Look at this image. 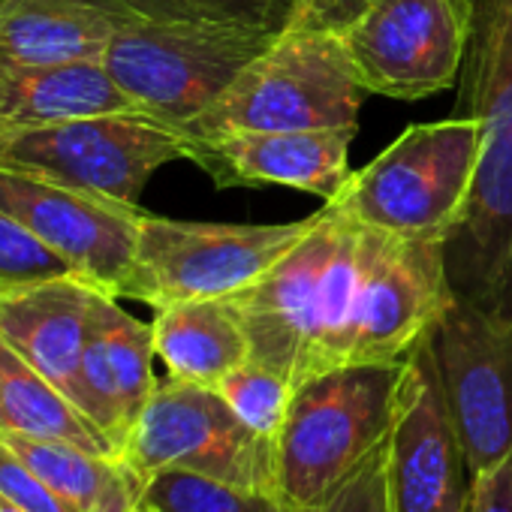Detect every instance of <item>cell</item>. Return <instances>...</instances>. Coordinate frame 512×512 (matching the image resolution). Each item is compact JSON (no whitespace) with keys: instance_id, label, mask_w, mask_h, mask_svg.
<instances>
[{"instance_id":"obj_1","label":"cell","mask_w":512,"mask_h":512,"mask_svg":"<svg viewBox=\"0 0 512 512\" xmlns=\"http://www.w3.org/2000/svg\"><path fill=\"white\" fill-rule=\"evenodd\" d=\"M455 115L476 118L482 151L458 226L443 241L455 299L512 317V0H473Z\"/></svg>"},{"instance_id":"obj_2","label":"cell","mask_w":512,"mask_h":512,"mask_svg":"<svg viewBox=\"0 0 512 512\" xmlns=\"http://www.w3.org/2000/svg\"><path fill=\"white\" fill-rule=\"evenodd\" d=\"M365 88L341 31L332 25H287L232 85L196 115L184 133H275L359 127Z\"/></svg>"},{"instance_id":"obj_3","label":"cell","mask_w":512,"mask_h":512,"mask_svg":"<svg viewBox=\"0 0 512 512\" xmlns=\"http://www.w3.org/2000/svg\"><path fill=\"white\" fill-rule=\"evenodd\" d=\"M404 362L344 365L293 389L278 440L284 494L317 509L389 443Z\"/></svg>"},{"instance_id":"obj_4","label":"cell","mask_w":512,"mask_h":512,"mask_svg":"<svg viewBox=\"0 0 512 512\" xmlns=\"http://www.w3.org/2000/svg\"><path fill=\"white\" fill-rule=\"evenodd\" d=\"M482 151L476 118L410 124L332 199L365 229L401 238H449L458 226Z\"/></svg>"},{"instance_id":"obj_5","label":"cell","mask_w":512,"mask_h":512,"mask_svg":"<svg viewBox=\"0 0 512 512\" xmlns=\"http://www.w3.org/2000/svg\"><path fill=\"white\" fill-rule=\"evenodd\" d=\"M320 223V211L290 223H205L145 211L136 260L121 299L154 311L226 299L253 287Z\"/></svg>"},{"instance_id":"obj_6","label":"cell","mask_w":512,"mask_h":512,"mask_svg":"<svg viewBox=\"0 0 512 512\" xmlns=\"http://www.w3.org/2000/svg\"><path fill=\"white\" fill-rule=\"evenodd\" d=\"M275 37L238 22H127L103 64L139 112L184 130Z\"/></svg>"},{"instance_id":"obj_7","label":"cell","mask_w":512,"mask_h":512,"mask_svg":"<svg viewBox=\"0 0 512 512\" xmlns=\"http://www.w3.org/2000/svg\"><path fill=\"white\" fill-rule=\"evenodd\" d=\"M187 151V133L148 112L0 130V169L136 205L151 175Z\"/></svg>"},{"instance_id":"obj_8","label":"cell","mask_w":512,"mask_h":512,"mask_svg":"<svg viewBox=\"0 0 512 512\" xmlns=\"http://www.w3.org/2000/svg\"><path fill=\"white\" fill-rule=\"evenodd\" d=\"M145 482L163 470L196 473L247 491H284L278 443L253 434L217 389L163 380L121 455Z\"/></svg>"},{"instance_id":"obj_9","label":"cell","mask_w":512,"mask_h":512,"mask_svg":"<svg viewBox=\"0 0 512 512\" xmlns=\"http://www.w3.org/2000/svg\"><path fill=\"white\" fill-rule=\"evenodd\" d=\"M338 31L368 94L416 103L458 82L473 0H362Z\"/></svg>"},{"instance_id":"obj_10","label":"cell","mask_w":512,"mask_h":512,"mask_svg":"<svg viewBox=\"0 0 512 512\" xmlns=\"http://www.w3.org/2000/svg\"><path fill=\"white\" fill-rule=\"evenodd\" d=\"M425 341L470 473L479 476L512 452V317L455 299Z\"/></svg>"},{"instance_id":"obj_11","label":"cell","mask_w":512,"mask_h":512,"mask_svg":"<svg viewBox=\"0 0 512 512\" xmlns=\"http://www.w3.org/2000/svg\"><path fill=\"white\" fill-rule=\"evenodd\" d=\"M359 302L347 365H395L455 302L443 238H401L362 226Z\"/></svg>"},{"instance_id":"obj_12","label":"cell","mask_w":512,"mask_h":512,"mask_svg":"<svg viewBox=\"0 0 512 512\" xmlns=\"http://www.w3.org/2000/svg\"><path fill=\"white\" fill-rule=\"evenodd\" d=\"M0 211L52 247L73 275L124 296L145 220L136 202L0 169Z\"/></svg>"},{"instance_id":"obj_13","label":"cell","mask_w":512,"mask_h":512,"mask_svg":"<svg viewBox=\"0 0 512 512\" xmlns=\"http://www.w3.org/2000/svg\"><path fill=\"white\" fill-rule=\"evenodd\" d=\"M392 512H470L473 473L422 338L404 359L389 437Z\"/></svg>"},{"instance_id":"obj_14","label":"cell","mask_w":512,"mask_h":512,"mask_svg":"<svg viewBox=\"0 0 512 512\" xmlns=\"http://www.w3.org/2000/svg\"><path fill=\"white\" fill-rule=\"evenodd\" d=\"M341 232V208L326 202L320 223L253 287L229 296L250 338V359L284 374L293 389L314 341L320 284Z\"/></svg>"},{"instance_id":"obj_15","label":"cell","mask_w":512,"mask_h":512,"mask_svg":"<svg viewBox=\"0 0 512 512\" xmlns=\"http://www.w3.org/2000/svg\"><path fill=\"white\" fill-rule=\"evenodd\" d=\"M359 127L187 136L193 160L217 187L281 184L332 202L350 178Z\"/></svg>"},{"instance_id":"obj_16","label":"cell","mask_w":512,"mask_h":512,"mask_svg":"<svg viewBox=\"0 0 512 512\" xmlns=\"http://www.w3.org/2000/svg\"><path fill=\"white\" fill-rule=\"evenodd\" d=\"M151 323L127 314L115 296L97 293L91 332L79 368L76 407L124 455L130 431L157 389Z\"/></svg>"},{"instance_id":"obj_17","label":"cell","mask_w":512,"mask_h":512,"mask_svg":"<svg viewBox=\"0 0 512 512\" xmlns=\"http://www.w3.org/2000/svg\"><path fill=\"white\" fill-rule=\"evenodd\" d=\"M97 293L103 290L73 272L0 293V341L73 404Z\"/></svg>"},{"instance_id":"obj_18","label":"cell","mask_w":512,"mask_h":512,"mask_svg":"<svg viewBox=\"0 0 512 512\" xmlns=\"http://www.w3.org/2000/svg\"><path fill=\"white\" fill-rule=\"evenodd\" d=\"M139 112L103 61L28 67L0 58V130Z\"/></svg>"},{"instance_id":"obj_19","label":"cell","mask_w":512,"mask_h":512,"mask_svg":"<svg viewBox=\"0 0 512 512\" xmlns=\"http://www.w3.org/2000/svg\"><path fill=\"white\" fill-rule=\"evenodd\" d=\"M121 25L91 0H4L0 58L28 67L103 61Z\"/></svg>"},{"instance_id":"obj_20","label":"cell","mask_w":512,"mask_h":512,"mask_svg":"<svg viewBox=\"0 0 512 512\" xmlns=\"http://www.w3.org/2000/svg\"><path fill=\"white\" fill-rule=\"evenodd\" d=\"M151 332L157 359L181 383L217 389L250 359V338L229 296L160 308Z\"/></svg>"},{"instance_id":"obj_21","label":"cell","mask_w":512,"mask_h":512,"mask_svg":"<svg viewBox=\"0 0 512 512\" xmlns=\"http://www.w3.org/2000/svg\"><path fill=\"white\" fill-rule=\"evenodd\" d=\"M0 440L76 512H142L145 479L124 458L13 428Z\"/></svg>"},{"instance_id":"obj_22","label":"cell","mask_w":512,"mask_h":512,"mask_svg":"<svg viewBox=\"0 0 512 512\" xmlns=\"http://www.w3.org/2000/svg\"><path fill=\"white\" fill-rule=\"evenodd\" d=\"M0 401H4L7 428L13 431L67 440L91 452L115 455V449L91 425V419L4 341H0Z\"/></svg>"},{"instance_id":"obj_23","label":"cell","mask_w":512,"mask_h":512,"mask_svg":"<svg viewBox=\"0 0 512 512\" xmlns=\"http://www.w3.org/2000/svg\"><path fill=\"white\" fill-rule=\"evenodd\" d=\"M148 512H311L284 491H247L184 470H163L145 482Z\"/></svg>"},{"instance_id":"obj_24","label":"cell","mask_w":512,"mask_h":512,"mask_svg":"<svg viewBox=\"0 0 512 512\" xmlns=\"http://www.w3.org/2000/svg\"><path fill=\"white\" fill-rule=\"evenodd\" d=\"M121 22H238L287 28L293 0H91Z\"/></svg>"},{"instance_id":"obj_25","label":"cell","mask_w":512,"mask_h":512,"mask_svg":"<svg viewBox=\"0 0 512 512\" xmlns=\"http://www.w3.org/2000/svg\"><path fill=\"white\" fill-rule=\"evenodd\" d=\"M217 392L253 434L272 443L281 440L293 401V383L284 374L247 359L217 386Z\"/></svg>"},{"instance_id":"obj_26","label":"cell","mask_w":512,"mask_h":512,"mask_svg":"<svg viewBox=\"0 0 512 512\" xmlns=\"http://www.w3.org/2000/svg\"><path fill=\"white\" fill-rule=\"evenodd\" d=\"M70 275V266L31 229L0 211V293Z\"/></svg>"},{"instance_id":"obj_27","label":"cell","mask_w":512,"mask_h":512,"mask_svg":"<svg viewBox=\"0 0 512 512\" xmlns=\"http://www.w3.org/2000/svg\"><path fill=\"white\" fill-rule=\"evenodd\" d=\"M311 512H392L389 488V443L377 449L356 476H350L326 503Z\"/></svg>"},{"instance_id":"obj_28","label":"cell","mask_w":512,"mask_h":512,"mask_svg":"<svg viewBox=\"0 0 512 512\" xmlns=\"http://www.w3.org/2000/svg\"><path fill=\"white\" fill-rule=\"evenodd\" d=\"M0 494L25 512H76L4 440H0Z\"/></svg>"},{"instance_id":"obj_29","label":"cell","mask_w":512,"mask_h":512,"mask_svg":"<svg viewBox=\"0 0 512 512\" xmlns=\"http://www.w3.org/2000/svg\"><path fill=\"white\" fill-rule=\"evenodd\" d=\"M470 512H512V452L473 476Z\"/></svg>"},{"instance_id":"obj_30","label":"cell","mask_w":512,"mask_h":512,"mask_svg":"<svg viewBox=\"0 0 512 512\" xmlns=\"http://www.w3.org/2000/svg\"><path fill=\"white\" fill-rule=\"evenodd\" d=\"M311 4H314V0H293L290 25H311Z\"/></svg>"},{"instance_id":"obj_31","label":"cell","mask_w":512,"mask_h":512,"mask_svg":"<svg viewBox=\"0 0 512 512\" xmlns=\"http://www.w3.org/2000/svg\"><path fill=\"white\" fill-rule=\"evenodd\" d=\"M0 512H25V509H19L13 500H7L4 494H0Z\"/></svg>"},{"instance_id":"obj_32","label":"cell","mask_w":512,"mask_h":512,"mask_svg":"<svg viewBox=\"0 0 512 512\" xmlns=\"http://www.w3.org/2000/svg\"><path fill=\"white\" fill-rule=\"evenodd\" d=\"M7 428V413H4V401H0V431Z\"/></svg>"},{"instance_id":"obj_33","label":"cell","mask_w":512,"mask_h":512,"mask_svg":"<svg viewBox=\"0 0 512 512\" xmlns=\"http://www.w3.org/2000/svg\"><path fill=\"white\" fill-rule=\"evenodd\" d=\"M142 512H148V509H142Z\"/></svg>"},{"instance_id":"obj_34","label":"cell","mask_w":512,"mask_h":512,"mask_svg":"<svg viewBox=\"0 0 512 512\" xmlns=\"http://www.w3.org/2000/svg\"><path fill=\"white\" fill-rule=\"evenodd\" d=\"M0 4H4V0H0Z\"/></svg>"}]
</instances>
